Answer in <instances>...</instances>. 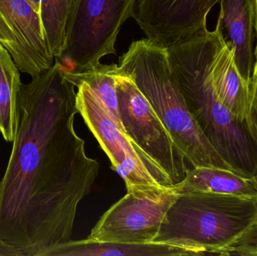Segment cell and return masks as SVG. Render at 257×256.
<instances>
[{
    "label": "cell",
    "instance_id": "6",
    "mask_svg": "<svg viewBox=\"0 0 257 256\" xmlns=\"http://www.w3.org/2000/svg\"><path fill=\"white\" fill-rule=\"evenodd\" d=\"M115 84L126 135L166 173L173 186L181 183L190 165L170 132L133 78L119 70L118 66Z\"/></svg>",
    "mask_w": 257,
    "mask_h": 256
},
{
    "label": "cell",
    "instance_id": "8",
    "mask_svg": "<svg viewBox=\"0 0 257 256\" xmlns=\"http://www.w3.org/2000/svg\"><path fill=\"white\" fill-rule=\"evenodd\" d=\"M137 0H78L66 49L75 72L99 66L117 54L115 44L122 26L133 18ZM61 57V58H62Z\"/></svg>",
    "mask_w": 257,
    "mask_h": 256
},
{
    "label": "cell",
    "instance_id": "9",
    "mask_svg": "<svg viewBox=\"0 0 257 256\" xmlns=\"http://www.w3.org/2000/svg\"><path fill=\"white\" fill-rule=\"evenodd\" d=\"M0 44L20 71L31 78L55 62L48 49L39 12L30 0H0Z\"/></svg>",
    "mask_w": 257,
    "mask_h": 256
},
{
    "label": "cell",
    "instance_id": "1",
    "mask_svg": "<svg viewBox=\"0 0 257 256\" xmlns=\"http://www.w3.org/2000/svg\"><path fill=\"white\" fill-rule=\"evenodd\" d=\"M75 87L55 60L20 89L16 135L0 180V240L25 256L72 240L78 207L99 176V162L75 129Z\"/></svg>",
    "mask_w": 257,
    "mask_h": 256
},
{
    "label": "cell",
    "instance_id": "16",
    "mask_svg": "<svg viewBox=\"0 0 257 256\" xmlns=\"http://www.w3.org/2000/svg\"><path fill=\"white\" fill-rule=\"evenodd\" d=\"M20 72L0 44V132L7 142H13L18 127V99L22 84Z\"/></svg>",
    "mask_w": 257,
    "mask_h": 256
},
{
    "label": "cell",
    "instance_id": "23",
    "mask_svg": "<svg viewBox=\"0 0 257 256\" xmlns=\"http://www.w3.org/2000/svg\"><path fill=\"white\" fill-rule=\"evenodd\" d=\"M254 223H257V217H256V221H255Z\"/></svg>",
    "mask_w": 257,
    "mask_h": 256
},
{
    "label": "cell",
    "instance_id": "15",
    "mask_svg": "<svg viewBox=\"0 0 257 256\" xmlns=\"http://www.w3.org/2000/svg\"><path fill=\"white\" fill-rule=\"evenodd\" d=\"M39 12L51 55L60 60L66 49L78 0H30Z\"/></svg>",
    "mask_w": 257,
    "mask_h": 256
},
{
    "label": "cell",
    "instance_id": "4",
    "mask_svg": "<svg viewBox=\"0 0 257 256\" xmlns=\"http://www.w3.org/2000/svg\"><path fill=\"white\" fill-rule=\"evenodd\" d=\"M257 217V197L180 193L153 243L187 248L197 255L227 256L229 246Z\"/></svg>",
    "mask_w": 257,
    "mask_h": 256
},
{
    "label": "cell",
    "instance_id": "19",
    "mask_svg": "<svg viewBox=\"0 0 257 256\" xmlns=\"http://www.w3.org/2000/svg\"><path fill=\"white\" fill-rule=\"evenodd\" d=\"M0 256H25V254L18 248L0 240Z\"/></svg>",
    "mask_w": 257,
    "mask_h": 256
},
{
    "label": "cell",
    "instance_id": "7",
    "mask_svg": "<svg viewBox=\"0 0 257 256\" xmlns=\"http://www.w3.org/2000/svg\"><path fill=\"white\" fill-rule=\"evenodd\" d=\"M178 195L175 186L146 185L128 189L101 216L87 239L101 243H153Z\"/></svg>",
    "mask_w": 257,
    "mask_h": 256
},
{
    "label": "cell",
    "instance_id": "17",
    "mask_svg": "<svg viewBox=\"0 0 257 256\" xmlns=\"http://www.w3.org/2000/svg\"><path fill=\"white\" fill-rule=\"evenodd\" d=\"M228 255L257 256V223H253L228 248Z\"/></svg>",
    "mask_w": 257,
    "mask_h": 256
},
{
    "label": "cell",
    "instance_id": "20",
    "mask_svg": "<svg viewBox=\"0 0 257 256\" xmlns=\"http://www.w3.org/2000/svg\"><path fill=\"white\" fill-rule=\"evenodd\" d=\"M255 5V33H256V48L254 49V57H257V2L254 3Z\"/></svg>",
    "mask_w": 257,
    "mask_h": 256
},
{
    "label": "cell",
    "instance_id": "10",
    "mask_svg": "<svg viewBox=\"0 0 257 256\" xmlns=\"http://www.w3.org/2000/svg\"><path fill=\"white\" fill-rule=\"evenodd\" d=\"M220 0H137L133 19L148 39L167 47L208 30Z\"/></svg>",
    "mask_w": 257,
    "mask_h": 256
},
{
    "label": "cell",
    "instance_id": "24",
    "mask_svg": "<svg viewBox=\"0 0 257 256\" xmlns=\"http://www.w3.org/2000/svg\"><path fill=\"white\" fill-rule=\"evenodd\" d=\"M256 2H257V0H254V3H256Z\"/></svg>",
    "mask_w": 257,
    "mask_h": 256
},
{
    "label": "cell",
    "instance_id": "3",
    "mask_svg": "<svg viewBox=\"0 0 257 256\" xmlns=\"http://www.w3.org/2000/svg\"><path fill=\"white\" fill-rule=\"evenodd\" d=\"M117 66L148 99L190 168L214 167L236 171L211 145L189 111L172 73L166 47L148 38L133 41L119 57Z\"/></svg>",
    "mask_w": 257,
    "mask_h": 256
},
{
    "label": "cell",
    "instance_id": "14",
    "mask_svg": "<svg viewBox=\"0 0 257 256\" xmlns=\"http://www.w3.org/2000/svg\"><path fill=\"white\" fill-rule=\"evenodd\" d=\"M175 187L179 194L205 192L257 197V182L254 177L214 167L190 168L185 179Z\"/></svg>",
    "mask_w": 257,
    "mask_h": 256
},
{
    "label": "cell",
    "instance_id": "11",
    "mask_svg": "<svg viewBox=\"0 0 257 256\" xmlns=\"http://www.w3.org/2000/svg\"><path fill=\"white\" fill-rule=\"evenodd\" d=\"M218 20L229 39L237 69L245 81L250 82L255 58L254 0H220Z\"/></svg>",
    "mask_w": 257,
    "mask_h": 256
},
{
    "label": "cell",
    "instance_id": "21",
    "mask_svg": "<svg viewBox=\"0 0 257 256\" xmlns=\"http://www.w3.org/2000/svg\"><path fill=\"white\" fill-rule=\"evenodd\" d=\"M251 79H257V57L255 58V63L254 66H253V75H252Z\"/></svg>",
    "mask_w": 257,
    "mask_h": 256
},
{
    "label": "cell",
    "instance_id": "13",
    "mask_svg": "<svg viewBox=\"0 0 257 256\" xmlns=\"http://www.w3.org/2000/svg\"><path fill=\"white\" fill-rule=\"evenodd\" d=\"M196 256L193 251L162 243H101L93 240H69L41 251L36 256Z\"/></svg>",
    "mask_w": 257,
    "mask_h": 256
},
{
    "label": "cell",
    "instance_id": "5",
    "mask_svg": "<svg viewBox=\"0 0 257 256\" xmlns=\"http://www.w3.org/2000/svg\"><path fill=\"white\" fill-rule=\"evenodd\" d=\"M64 74L77 88L78 114L109 158L111 168L124 180L126 189L146 185L173 186L166 173L119 129L100 97L65 67Z\"/></svg>",
    "mask_w": 257,
    "mask_h": 256
},
{
    "label": "cell",
    "instance_id": "12",
    "mask_svg": "<svg viewBox=\"0 0 257 256\" xmlns=\"http://www.w3.org/2000/svg\"><path fill=\"white\" fill-rule=\"evenodd\" d=\"M211 76L222 103L237 119L245 123L250 111V82L238 72L232 50L224 36L213 57Z\"/></svg>",
    "mask_w": 257,
    "mask_h": 256
},
{
    "label": "cell",
    "instance_id": "22",
    "mask_svg": "<svg viewBox=\"0 0 257 256\" xmlns=\"http://www.w3.org/2000/svg\"><path fill=\"white\" fill-rule=\"evenodd\" d=\"M254 177H255V180H256V182H257V173L256 174V175L254 176Z\"/></svg>",
    "mask_w": 257,
    "mask_h": 256
},
{
    "label": "cell",
    "instance_id": "2",
    "mask_svg": "<svg viewBox=\"0 0 257 256\" xmlns=\"http://www.w3.org/2000/svg\"><path fill=\"white\" fill-rule=\"evenodd\" d=\"M223 31L217 24L167 48L172 73L189 111L217 153L237 172L254 177L257 146L245 123L222 103L211 76V63Z\"/></svg>",
    "mask_w": 257,
    "mask_h": 256
},
{
    "label": "cell",
    "instance_id": "18",
    "mask_svg": "<svg viewBox=\"0 0 257 256\" xmlns=\"http://www.w3.org/2000/svg\"><path fill=\"white\" fill-rule=\"evenodd\" d=\"M250 105L248 117L245 124L247 129L257 146V79L252 80L250 83Z\"/></svg>",
    "mask_w": 257,
    "mask_h": 256
}]
</instances>
